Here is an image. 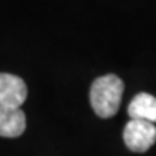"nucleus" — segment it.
<instances>
[{"label":"nucleus","instance_id":"2","mask_svg":"<svg viewBox=\"0 0 156 156\" xmlns=\"http://www.w3.org/2000/svg\"><path fill=\"white\" fill-rule=\"evenodd\" d=\"M123 140L132 152L143 153L156 142V126L142 120H130L123 130Z\"/></svg>","mask_w":156,"mask_h":156},{"label":"nucleus","instance_id":"3","mask_svg":"<svg viewBox=\"0 0 156 156\" xmlns=\"http://www.w3.org/2000/svg\"><path fill=\"white\" fill-rule=\"evenodd\" d=\"M28 97L26 84L20 77L0 73V104L20 108Z\"/></svg>","mask_w":156,"mask_h":156},{"label":"nucleus","instance_id":"4","mask_svg":"<svg viewBox=\"0 0 156 156\" xmlns=\"http://www.w3.org/2000/svg\"><path fill=\"white\" fill-rule=\"evenodd\" d=\"M26 129V116L20 108L0 104V136L19 137Z\"/></svg>","mask_w":156,"mask_h":156},{"label":"nucleus","instance_id":"5","mask_svg":"<svg viewBox=\"0 0 156 156\" xmlns=\"http://www.w3.org/2000/svg\"><path fill=\"white\" fill-rule=\"evenodd\" d=\"M127 113L132 120L156 123V97L147 93H140L130 101Z\"/></svg>","mask_w":156,"mask_h":156},{"label":"nucleus","instance_id":"1","mask_svg":"<svg viewBox=\"0 0 156 156\" xmlns=\"http://www.w3.org/2000/svg\"><path fill=\"white\" fill-rule=\"evenodd\" d=\"M124 84L114 74H107L94 80L90 90V103L95 114L101 119H110L119 112Z\"/></svg>","mask_w":156,"mask_h":156}]
</instances>
